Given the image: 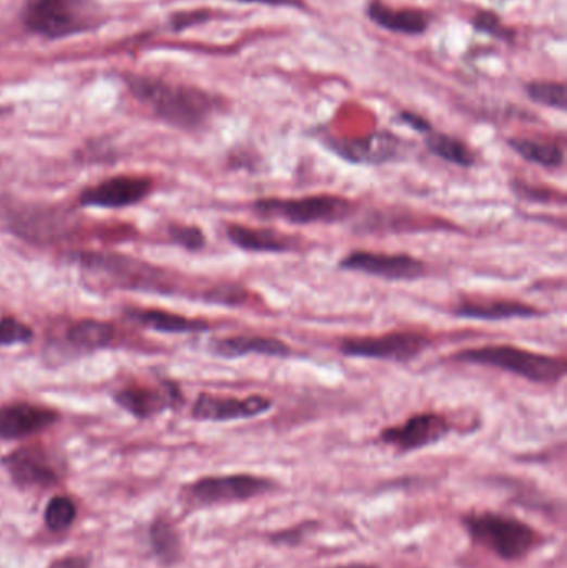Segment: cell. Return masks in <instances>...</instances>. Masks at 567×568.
<instances>
[{
    "label": "cell",
    "instance_id": "obj_17",
    "mask_svg": "<svg viewBox=\"0 0 567 568\" xmlns=\"http://www.w3.org/2000/svg\"><path fill=\"white\" fill-rule=\"evenodd\" d=\"M58 411L34 403L0 406V441H18L46 431L58 422Z\"/></svg>",
    "mask_w": 567,
    "mask_h": 568
},
{
    "label": "cell",
    "instance_id": "obj_2",
    "mask_svg": "<svg viewBox=\"0 0 567 568\" xmlns=\"http://www.w3.org/2000/svg\"><path fill=\"white\" fill-rule=\"evenodd\" d=\"M463 526L475 544L504 561L521 560L544 542V537L534 527L504 514H468Z\"/></svg>",
    "mask_w": 567,
    "mask_h": 568
},
{
    "label": "cell",
    "instance_id": "obj_16",
    "mask_svg": "<svg viewBox=\"0 0 567 568\" xmlns=\"http://www.w3.org/2000/svg\"><path fill=\"white\" fill-rule=\"evenodd\" d=\"M114 401L137 419H149L184 403L180 388L175 382L164 381L159 386L134 384L118 389Z\"/></svg>",
    "mask_w": 567,
    "mask_h": 568
},
{
    "label": "cell",
    "instance_id": "obj_35",
    "mask_svg": "<svg viewBox=\"0 0 567 568\" xmlns=\"http://www.w3.org/2000/svg\"><path fill=\"white\" fill-rule=\"evenodd\" d=\"M238 2H249V4L275 5V8H303L302 0H238Z\"/></svg>",
    "mask_w": 567,
    "mask_h": 568
},
{
    "label": "cell",
    "instance_id": "obj_22",
    "mask_svg": "<svg viewBox=\"0 0 567 568\" xmlns=\"http://www.w3.org/2000/svg\"><path fill=\"white\" fill-rule=\"evenodd\" d=\"M127 315L143 328L167 332V335H193V332H206L212 329L205 319L188 318L164 310H130L127 311Z\"/></svg>",
    "mask_w": 567,
    "mask_h": 568
},
{
    "label": "cell",
    "instance_id": "obj_24",
    "mask_svg": "<svg viewBox=\"0 0 567 568\" xmlns=\"http://www.w3.org/2000/svg\"><path fill=\"white\" fill-rule=\"evenodd\" d=\"M425 146L429 153H433L434 156L451 163V165L462 166V168L475 166L476 153L469 149L468 143L463 141L462 138L437 131L433 128V130L425 134Z\"/></svg>",
    "mask_w": 567,
    "mask_h": 568
},
{
    "label": "cell",
    "instance_id": "obj_30",
    "mask_svg": "<svg viewBox=\"0 0 567 568\" xmlns=\"http://www.w3.org/2000/svg\"><path fill=\"white\" fill-rule=\"evenodd\" d=\"M172 241L188 251H200L205 248L206 237L202 228L193 225H180L175 223L168 228Z\"/></svg>",
    "mask_w": 567,
    "mask_h": 568
},
{
    "label": "cell",
    "instance_id": "obj_9",
    "mask_svg": "<svg viewBox=\"0 0 567 568\" xmlns=\"http://www.w3.org/2000/svg\"><path fill=\"white\" fill-rule=\"evenodd\" d=\"M78 265L92 269L97 275L105 276L121 288L146 291L165 290L164 273L152 265L128 258L124 254L100 253V251H84L75 254Z\"/></svg>",
    "mask_w": 567,
    "mask_h": 568
},
{
    "label": "cell",
    "instance_id": "obj_27",
    "mask_svg": "<svg viewBox=\"0 0 567 568\" xmlns=\"http://www.w3.org/2000/svg\"><path fill=\"white\" fill-rule=\"evenodd\" d=\"M77 519V505L67 495H55L47 504L43 520L47 529L52 532H65L74 526Z\"/></svg>",
    "mask_w": 567,
    "mask_h": 568
},
{
    "label": "cell",
    "instance_id": "obj_3",
    "mask_svg": "<svg viewBox=\"0 0 567 568\" xmlns=\"http://www.w3.org/2000/svg\"><path fill=\"white\" fill-rule=\"evenodd\" d=\"M453 359L476 366L496 367L536 384H554L559 382L566 373L563 357L534 353L509 344H490L463 350L454 354Z\"/></svg>",
    "mask_w": 567,
    "mask_h": 568
},
{
    "label": "cell",
    "instance_id": "obj_13",
    "mask_svg": "<svg viewBox=\"0 0 567 568\" xmlns=\"http://www.w3.org/2000/svg\"><path fill=\"white\" fill-rule=\"evenodd\" d=\"M450 432L451 424L446 417L437 413H421L408 417L400 426L385 429L380 432V441L400 454H408L437 445Z\"/></svg>",
    "mask_w": 567,
    "mask_h": 568
},
{
    "label": "cell",
    "instance_id": "obj_10",
    "mask_svg": "<svg viewBox=\"0 0 567 568\" xmlns=\"http://www.w3.org/2000/svg\"><path fill=\"white\" fill-rule=\"evenodd\" d=\"M343 272L362 273L387 281H416L428 273V266L412 254L378 253L355 250L344 254L338 263Z\"/></svg>",
    "mask_w": 567,
    "mask_h": 568
},
{
    "label": "cell",
    "instance_id": "obj_31",
    "mask_svg": "<svg viewBox=\"0 0 567 568\" xmlns=\"http://www.w3.org/2000/svg\"><path fill=\"white\" fill-rule=\"evenodd\" d=\"M472 27L478 33L488 34L500 40H509L513 37V30H509L493 12H479L472 21Z\"/></svg>",
    "mask_w": 567,
    "mask_h": 568
},
{
    "label": "cell",
    "instance_id": "obj_8",
    "mask_svg": "<svg viewBox=\"0 0 567 568\" xmlns=\"http://www.w3.org/2000/svg\"><path fill=\"white\" fill-rule=\"evenodd\" d=\"M433 344L429 336L418 331H394L383 336H363L341 341L340 353L356 359L412 363Z\"/></svg>",
    "mask_w": 567,
    "mask_h": 568
},
{
    "label": "cell",
    "instance_id": "obj_33",
    "mask_svg": "<svg viewBox=\"0 0 567 568\" xmlns=\"http://www.w3.org/2000/svg\"><path fill=\"white\" fill-rule=\"evenodd\" d=\"M398 121L401 124L406 125V127L413 128V130L418 131V134H428L429 130H433V125L429 124L425 117L418 115V113L413 112H401L398 115Z\"/></svg>",
    "mask_w": 567,
    "mask_h": 568
},
{
    "label": "cell",
    "instance_id": "obj_7",
    "mask_svg": "<svg viewBox=\"0 0 567 568\" xmlns=\"http://www.w3.org/2000/svg\"><path fill=\"white\" fill-rule=\"evenodd\" d=\"M277 482L256 474H227V476H206L185 488L188 501L200 507L238 504L272 494Z\"/></svg>",
    "mask_w": 567,
    "mask_h": 568
},
{
    "label": "cell",
    "instance_id": "obj_1",
    "mask_svg": "<svg viewBox=\"0 0 567 568\" xmlns=\"http://www.w3.org/2000/svg\"><path fill=\"white\" fill-rule=\"evenodd\" d=\"M135 99L149 106L160 121L184 130L203 127L218 110V100L203 90L152 77L127 78Z\"/></svg>",
    "mask_w": 567,
    "mask_h": 568
},
{
    "label": "cell",
    "instance_id": "obj_4",
    "mask_svg": "<svg viewBox=\"0 0 567 568\" xmlns=\"http://www.w3.org/2000/svg\"><path fill=\"white\" fill-rule=\"evenodd\" d=\"M253 213L260 218L280 219L291 225H331L355 212V205L340 194H308L300 198L269 197L255 200Z\"/></svg>",
    "mask_w": 567,
    "mask_h": 568
},
{
    "label": "cell",
    "instance_id": "obj_6",
    "mask_svg": "<svg viewBox=\"0 0 567 568\" xmlns=\"http://www.w3.org/2000/svg\"><path fill=\"white\" fill-rule=\"evenodd\" d=\"M5 222L15 237L36 244L67 240L77 228V219L68 210L53 205H33V203H18L11 206L5 215Z\"/></svg>",
    "mask_w": 567,
    "mask_h": 568
},
{
    "label": "cell",
    "instance_id": "obj_29",
    "mask_svg": "<svg viewBox=\"0 0 567 568\" xmlns=\"http://www.w3.org/2000/svg\"><path fill=\"white\" fill-rule=\"evenodd\" d=\"M34 338L33 328L14 316L0 318V346H17L30 343Z\"/></svg>",
    "mask_w": 567,
    "mask_h": 568
},
{
    "label": "cell",
    "instance_id": "obj_12",
    "mask_svg": "<svg viewBox=\"0 0 567 568\" xmlns=\"http://www.w3.org/2000/svg\"><path fill=\"white\" fill-rule=\"evenodd\" d=\"M325 146L353 165H385L400 159L406 143L398 135L383 130L365 137L330 138Z\"/></svg>",
    "mask_w": 567,
    "mask_h": 568
},
{
    "label": "cell",
    "instance_id": "obj_34",
    "mask_svg": "<svg viewBox=\"0 0 567 568\" xmlns=\"http://www.w3.org/2000/svg\"><path fill=\"white\" fill-rule=\"evenodd\" d=\"M47 568H90V558L83 557V555H65V557L50 561Z\"/></svg>",
    "mask_w": 567,
    "mask_h": 568
},
{
    "label": "cell",
    "instance_id": "obj_20",
    "mask_svg": "<svg viewBox=\"0 0 567 568\" xmlns=\"http://www.w3.org/2000/svg\"><path fill=\"white\" fill-rule=\"evenodd\" d=\"M227 238L234 247L249 253L284 254L300 250L299 238L268 228L240 225V223H231L227 226Z\"/></svg>",
    "mask_w": 567,
    "mask_h": 568
},
{
    "label": "cell",
    "instance_id": "obj_36",
    "mask_svg": "<svg viewBox=\"0 0 567 568\" xmlns=\"http://www.w3.org/2000/svg\"><path fill=\"white\" fill-rule=\"evenodd\" d=\"M335 568H378L376 565L371 564H362V561H355V564H348V565H338V567Z\"/></svg>",
    "mask_w": 567,
    "mask_h": 568
},
{
    "label": "cell",
    "instance_id": "obj_5",
    "mask_svg": "<svg viewBox=\"0 0 567 568\" xmlns=\"http://www.w3.org/2000/svg\"><path fill=\"white\" fill-rule=\"evenodd\" d=\"M100 14L93 0H33L25 8L24 22L37 36L62 39L92 30Z\"/></svg>",
    "mask_w": 567,
    "mask_h": 568
},
{
    "label": "cell",
    "instance_id": "obj_28",
    "mask_svg": "<svg viewBox=\"0 0 567 568\" xmlns=\"http://www.w3.org/2000/svg\"><path fill=\"white\" fill-rule=\"evenodd\" d=\"M526 93L532 102L550 109L566 110V85L563 81H529Z\"/></svg>",
    "mask_w": 567,
    "mask_h": 568
},
{
    "label": "cell",
    "instance_id": "obj_21",
    "mask_svg": "<svg viewBox=\"0 0 567 568\" xmlns=\"http://www.w3.org/2000/svg\"><path fill=\"white\" fill-rule=\"evenodd\" d=\"M369 21L375 22L378 27L403 36H421L431 24V15L418 9H393L380 0H373L366 8Z\"/></svg>",
    "mask_w": 567,
    "mask_h": 568
},
{
    "label": "cell",
    "instance_id": "obj_11",
    "mask_svg": "<svg viewBox=\"0 0 567 568\" xmlns=\"http://www.w3.org/2000/svg\"><path fill=\"white\" fill-rule=\"evenodd\" d=\"M2 464L18 489H49L62 479L55 456L40 445L15 449L2 459Z\"/></svg>",
    "mask_w": 567,
    "mask_h": 568
},
{
    "label": "cell",
    "instance_id": "obj_15",
    "mask_svg": "<svg viewBox=\"0 0 567 568\" xmlns=\"http://www.w3.org/2000/svg\"><path fill=\"white\" fill-rule=\"evenodd\" d=\"M152 191V181L146 177H118L106 178L96 187L87 188L80 194V205L87 209L121 210L143 202Z\"/></svg>",
    "mask_w": 567,
    "mask_h": 568
},
{
    "label": "cell",
    "instance_id": "obj_26",
    "mask_svg": "<svg viewBox=\"0 0 567 568\" xmlns=\"http://www.w3.org/2000/svg\"><path fill=\"white\" fill-rule=\"evenodd\" d=\"M507 146L526 162L544 168H559L564 163V150L556 141L509 138Z\"/></svg>",
    "mask_w": 567,
    "mask_h": 568
},
{
    "label": "cell",
    "instance_id": "obj_19",
    "mask_svg": "<svg viewBox=\"0 0 567 568\" xmlns=\"http://www.w3.org/2000/svg\"><path fill=\"white\" fill-rule=\"evenodd\" d=\"M209 351L222 359H240L247 356L287 357L293 356L290 344L274 336H230L212 339Z\"/></svg>",
    "mask_w": 567,
    "mask_h": 568
},
{
    "label": "cell",
    "instance_id": "obj_25",
    "mask_svg": "<svg viewBox=\"0 0 567 568\" xmlns=\"http://www.w3.org/2000/svg\"><path fill=\"white\" fill-rule=\"evenodd\" d=\"M150 544L153 554L164 565H175L181 558V539L177 527L168 517L159 516L150 526Z\"/></svg>",
    "mask_w": 567,
    "mask_h": 568
},
{
    "label": "cell",
    "instance_id": "obj_14",
    "mask_svg": "<svg viewBox=\"0 0 567 568\" xmlns=\"http://www.w3.org/2000/svg\"><path fill=\"white\" fill-rule=\"evenodd\" d=\"M274 409V401L265 395L252 394L249 397H231L202 392L192 407L193 419L205 422H231V420L253 419Z\"/></svg>",
    "mask_w": 567,
    "mask_h": 568
},
{
    "label": "cell",
    "instance_id": "obj_32",
    "mask_svg": "<svg viewBox=\"0 0 567 568\" xmlns=\"http://www.w3.org/2000/svg\"><path fill=\"white\" fill-rule=\"evenodd\" d=\"M513 193L519 194L525 200H532V202H550L556 194L551 193V190H543V188L531 187V185L522 184V181H513Z\"/></svg>",
    "mask_w": 567,
    "mask_h": 568
},
{
    "label": "cell",
    "instance_id": "obj_23",
    "mask_svg": "<svg viewBox=\"0 0 567 568\" xmlns=\"http://www.w3.org/2000/svg\"><path fill=\"white\" fill-rule=\"evenodd\" d=\"M115 339V328L111 323L100 319H83L68 328L67 341L78 351H97L111 346Z\"/></svg>",
    "mask_w": 567,
    "mask_h": 568
},
{
    "label": "cell",
    "instance_id": "obj_18",
    "mask_svg": "<svg viewBox=\"0 0 567 568\" xmlns=\"http://www.w3.org/2000/svg\"><path fill=\"white\" fill-rule=\"evenodd\" d=\"M451 313L456 318L488 323L534 319L544 316L543 310L515 300H462L454 304Z\"/></svg>",
    "mask_w": 567,
    "mask_h": 568
}]
</instances>
